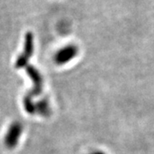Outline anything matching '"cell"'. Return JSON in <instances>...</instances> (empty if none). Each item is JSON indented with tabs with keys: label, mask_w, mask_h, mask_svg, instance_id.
<instances>
[{
	"label": "cell",
	"mask_w": 154,
	"mask_h": 154,
	"mask_svg": "<svg viewBox=\"0 0 154 154\" xmlns=\"http://www.w3.org/2000/svg\"><path fill=\"white\" fill-rule=\"evenodd\" d=\"M33 33L28 32L25 35V42H24V48L23 52L18 57L16 62V68L21 69L27 66L28 62L31 56L33 55Z\"/></svg>",
	"instance_id": "1"
},
{
	"label": "cell",
	"mask_w": 154,
	"mask_h": 154,
	"mask_svg": "<svg viewBox=\"0 0 154 154\" xmlns=\"http://www.w3.org/2000/svg\"><path fill=\"white\" fill-rule=\"evenodd\" d=\"M22 132V127L19 122H14L11 124L5 138V143L8 148H14L17 146Z\"/></svg>",
	"instance_id": "2"
},
{
	"label": "cell",
	"mask_w": 154,
	"mask_h": 154,
	"mask_svg": "<svg viewBox=\"0 0 154 154\" xmlns=\"http://www.w3.org/2000/svg\"><path fill=\"white\" fill-rule=\"evenodd\" d=\"M26 71L33 82V88L28 95L29 96H38V94H40V93L42 92V87H43L42 76L34 67L30 66V65L27 67Z\"/></svg>",
	"instance_id": "3"
},
{
	"label": "cell",
	"mask_w": 154,
	"mask_h": 154,
	"mask_svg": "<svg viewBox=\"0 0 154 154\" xmlns=\"http://www.w3.org/2000/svg\"><path fill=\"white\" fill-rule=\"evenodd\" d=\"M78 49L75 45H67L58 51L55 56V61L57 64H64L71 61L77 55Z\"/></svg>",
	"instance_id": "4"
},
{
	"label": "cell",
	"mask_w": 154,
	"mask_h": 154,
	"mask_svg": "<svg viewBox=\"0 0 154 154\" xmlns=\"http://www.w3.org/2000/svg\"><path fill=\"white\" fill-rule=\"evenodd\" d=\"M35 112L42 116H47L50 114V107L47 100L43 99L35 105Z\"/></svg>",
	"instance_id": "5"
},
{
	"label": "cell",
	"mask_w": 154,
	"mask_h": 154,
	"mask_svg": "<svg viewBox=\"0 0 154 154\" xmlns=\"http://www.w3.org/2000/svg\"><path fill=\"white\" fill-rule=\"evenodd\" d=\"M24 108L26 111L28 112V114H35V104L33 102V100L31 99V96L27 95L25 98H24Z\"/></svg>",
	"instance_id": "6"
},
{
	"label": "cell",
	"mask_w": 154,
	"mask_h": 154,
	"mask_svg": "<svg viewBox=\"0 0 154 154\" xmlns=\"http://www.w3.org/2000/svg\"><path fill=\"white\" fill-rule=\"evenodd\" d=\"M90 154H105V152H100V151H96V152H92V153Z\"/></svg>",
	"instance_id": "7"
}]
</instances>
